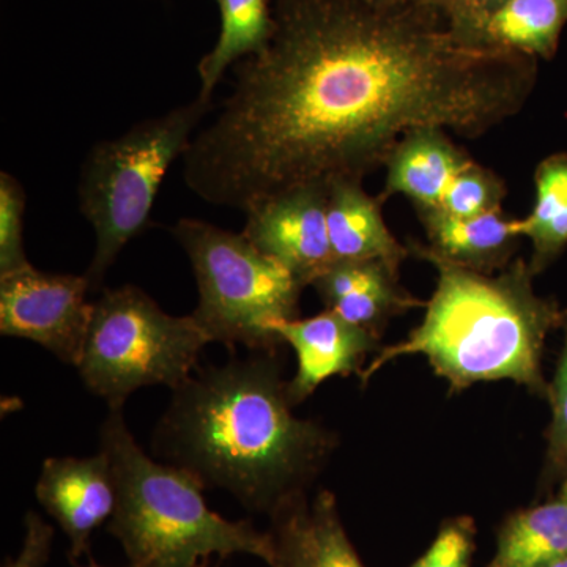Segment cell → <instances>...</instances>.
<instances>
[{
  "instance_id": "6da1fadb",
  "label": "cell",
  "mask_w": 567,
  "mask_h": 567,
  "mask_svg": "<svg viewBox=\"0 0 567 567\" xmlns=\"http://www.w3.org/2000/svg\"><path fill=\"white\" fill-rule=\"evenodd\" d=\"M274 18L182 156L204 203L245 213L363 183L417 130L476 140L511 121L537 81L536 59L476 43L431 3L278 0Z\"/></svg>"
},
{
  "instance_id": "7a4b0ae2",
  "label": "cell",
  "mask_w": 567,
  "mask_h": 567,
  "mask_svg": "<svg viewBox=\"0 0 567 567\" xmlns=\"http://www.w3.org/2000/svg\"><path fill=\"white\" fill-rule=\"evenodd\" d=\"M271 354L197 368L174 390L152 436L164 464L268 514L303 495L334 446L330 432L293 415Z\"/></svg>"
},
{
  "instance_id": "3957f363",
  "label": "cell",
  "mask_w": 567,
  "mask_h": 567,
  "mask_svg": "<svg viewBox=\"0 0 567 567\" xmlns=\"http://www.w3.org/2000/svg\"><path fill=\"white\" fill-rule=\"evenodd\" d=\"M409 249L434 265L435 292L420 327L383 349L361 380L368 382L395 358L423 354L453 390L492 380L540 390V350L561 315L533 290L529 264L517 260L502 275L488 276L451 262L429 246Z\"/></svg>"
},
{
  "instance_id": "277c9868",
  "label": "cell",
  "mask_w": 567,
  "mask_h": 567,
  "mask_svg": "<svg viewBox=\"0 0 567 567\" xmlns=\"http://www.w3.org/2000/svg\"><path fill=\"white\" fill-rule=\"evenodd\" d=\"M100 450L110 457L117 486L107 532L121 540L126 567H197L212 555L235 554L274 566L270 533L257 532L251 520L213 513L196 477L142 451L123 410H110L100 429Z\"/></svg>"
},
{
  "instance_id": "5b68a950",
  "label": "cell",
  "mask_w": 567,
  "mask_h": 567,
  "mask_svg": "<svg viewBox=\"0 0 567 567\" xmlns=\"http://www.w3.org/2000/svg\"><path fill=\"white\" fill-rule=\"evenodd\" d=\"M212 102L197 96L159 117L99 142L82 164L80 207L95 233V251L85 271L92 292L125 246L144 233L167 171L185 155L194 133L210 114Z\"/></svg>"
},
{
  "instance_id": "8992f818",
  "label": "cell",
  "mask_w": 567,
  "mask_h": 567,
  "mask_svg": "<svg viewBox=\"0 0 567 567\" xmlns=\"http://www.w3.org/2000/svg\"><path fill=\"white\" fill-rule=\"evenodd\" d=\"M192 262L199 301L192 315L208 342L275 353V327L297 319L303 284L244 234L182 218L171 227Z\"/></svg>"
},
{
  "instance_id": "52a82bcc",
  "label": "cell",
  "mask_w": 567,
  "mask_h": 567,
  "mask_svg": "<svg viewBox=\"0 0 567 567\" xmlns=\"http://www.w3.org/2000/svg\"><path fill=\"white\" fill-rule=\"evenodd\" d=\"M207 344L192 315H167L151 295L126 284L103 289L93 301L76 369L85 388L104 399L110 410H123L141 388L177 390L199 368Z\"/></svg>"
},
{
  "instance_id": "ba28073f",
  "label": "cell",
  "mask_w": 567,
  "mask_h": 567,
  "mask_svg": "<svg viewBox=\"0 0 567 567\" xmlns=\"http://www.w3.org/2000/svg\"><path fill=\"white\" fill-rule=\"evenodd\" d=\"M89 292L85 275L47 274L33 265L0 276V333L35 342L78 368L92 319Z\"/></svg>"
},
{
  "instance_id": "9c48e42d",
  "label": "cell",
  "mask_w": 567,
  "mask_h": 567,
  "mask_svg": "<svg viewBox=\"0 0 567 567\" xmlns=\"http://www.w3.org/2000/svg\"><path fill=\"white\" fill-rule=\"evenodd\" d=\"M241 234L259 251L282 264L303 286L334 262L327 226V192L292 189L245 212Z\"/></svg>"
},
{
  "instance_id": "30bf717a",
  "label": "cell",
  "mask_w": 567,
  "mask_h": 567,
  "mask_svg": "<svg viewBox=\"0 0 567 567\" xmlns=\"http://www.w3.org/2000/svg\"><path fill=\"white\" fill-rule=\"evenodd\" d=\"M35 495L69 537V558L76 563L89 554L93 533L111 520L117 506L110 457L100 450L95 456L47 458Z\"/></svg>"
},
{
  "instance_id": "8fae6325",
  "label": "cell",
  "mask_w": 567,
  "mask_h": 567,
  "mask_svg": "<svg viewBox=\"0 0 567 567\" xmlns=\"http://www.w3.org/2000/svg\"><path fill=\"white\" fill-rule=\"evenodd\" d=\"M275 333L297 353V375L287 383L292 405L301 404L331 377L360 372L365 354L379 339L374 331L349 323L328 309L311 319L284 320L276 324Z\"/></svg>"
},
{
  "instance_id": "7c38bea8",
  "label": "cell",
  "mask_w": 567,
  "mask_h": 567,
  "mask_svg": "<svg viewBox=\"0 0 567 567\" xmlns=\"http://www.w3.org/2000/svg\"><path fill=\"white\" fill-rule=\"evenodd\" d=\"M472 162L443 130H417L395 147L386 163L385 188L380 203L390 197H409L416 212L434 210L451 181Z\"/></svg>"
},
{
  "instance_id": "4fadbf2b",
  "label": "cell",
  "mask_w": 567,
  "mask_h": 567,
  "mask_svg": "<svg viewBox=\"0 0 567 567\" xmlns=\"http://www.w3.org/2000/svg\"><path fill=\"white\" fill-rule=\"evenodd\" d=\"M327 226L334 260H375L393 274L404 262V248L382 216L379 197L369 196L363 183H334L327 192Z\"/></svg>"
},
{
  "instance_id": "5bb4252c",
  "label": "cell",
  "mask_w": 567,
  "mask_h": 567,
  "mask_svg": "<svg viewBox=\"0 0 567 567\" xmlns=\"http://www.w3.org/2000/svg\"><path fill=\"white\" fill-rule=\"evenodd\" d=\"M567 24V0H503L461 29L484 47L550 61Z\"/></svg>"
},
{
  "instance_id": "9a60e30c",
  "label": "cell",
  "mask_w": 567,
  "mask_h": 567,
  "mask_svg": "<svg viewBox=\"0 0 567 567\" xmlns=\"http://www.w3.org/2000/svg\"><path fill=\"white\" fill-rule=\"evenodd\" d=\"M417 215L431 241L429 248L451 262L487 274L513 256L518 237L514 219H507L502 208L473 218H458L439 208Z\"/></svg>"
},
{
  "instance_id": "2e32d148",
  "label": "cell",
  "mask_w": 567,
  "mask_h": 567,
  "mask_svg": "<svg viewBox=\"0 0 567 567\" xmlns=\"http://www.w3.org/2000/svg\"><path fill=\"white\" fill-rule=\"evenodd\" d=\"M221 29L210 52L200 59L199 99L212 102L226 71L262 51L274 33L275 18L268 0H216Z\"/></svg>"
},
{
  "instance_id": "e0dca14e",
  "label": "cell",
  "mask_w": 567,
  "mask_h": 567,
  "mask_svg": "<svg viewBox=\"0 0 567 567\" xmlns=\"http://www.w3.org/2000/svg\"><path fill=\"white\" fill-rule=\"evenodd\" d=\"M567 557V480L557 498L514 514L487 567H546Z\"/></svg>"
},
{
  "instance_id": "ac0fdd59",
  "label": "cell",
  "mask_w": 567,
  "mask_h": 567,
  "mask_svg": "<svg viewBox=\"0 0 567 567\" xmlns=\"http://www.w3.org/2000/svg\"><path fill=\"white\" fill-rule=\"evenodd\" d=\"M532 212L514 219V234L532 241L529 268L537 275L567 246V155L557 153L539 163Z\"/></svg>"
},
{
  "instance_id": "d6986e66",
  "label": "cell",
  "mask_w": 567,
  "mask_h": 567,
  "mask_svg": "<svg viewBox=\"0 0 567 567\" xmlns=\"http://www.w3.org/2000/svg\"><path fill=\"white\" fill-rule=\"evenodd\" d=\"M301 536L315 567H364L346 535L331 492H320L311 509L305 506Z\"/></svg>"
},
{
  "instance_id": "ffe728a7",
  "label": "cell",
  "mask_w": 567,
  "mask_h": 567,
  "mask_svg": "<svg viewBox=\"0 0 567 567\" xmlns=\"http://www.w3.org/2000/svg\"><path fill=\"white\" fill-rule=\"evenodd\" d=\"M421 305L423 303L420 300L399 287L398 275L386 271L363 289L339 300L328 311L336 312L349 323L377 333L388 317Z\"/></svg>"
},
{
  "instance_id": "44dd1931",
  "label": "cell",
  "mask_w": 567,
  "mask_h": 567,
  "mask_svg": "<svg viewBox=\"0 0 567 567\" xmlns=\"http://www.w3.org/2000/svg\"><path fill=\"white\" fill-rule=\"evenodd\" d=\"M506 196V185L487 167L470 162L451 181L439 210L458 218H473L499 210Z\"/></svg>"
},
{
  "instance_id": "7402d4cb",
  "label": "cell",
  "mask_w": 567,
  "mask_h": 567,
  "mask_svg": "<svg viewBox=\"0 0 567 567\" xmlns=\"http://www.w3.org/2000/svg\"><path fill=\"white\" fill-rule=\"evenodd\" d=\"M25 193L11 174H0V276L32 265L24 249Z\"/></svg>"
},
{
  "instance_id": "603a6c76",
  "label": "cell",
  "mask_w": 567,
  "mask_h": 567,
  "mask_svg": "<svg viewBox=\"0 0 567 567\" xmlns=\"http://www.w3.org/2000/svg\"><path fill=\"white\" fill-rule=\"evenodd\" d=\"M305 506V496L300 495L284 503L274 514H270L274 522L270 535L275 546L271 567H315L308 557L303 536H301V513Z\"/></svg>"
},
{
  "instance_id": "cb8c5ba5",
  "label": "cell",
  "mask_w": 567,
  "mask_h": 567,
  "mask_svg": "<svg viewBox=\"0 0 567 567\" xmlns=\"http://www.w3.org/2000/svg\"><path fill=\"white\" fill-rule=\"evenodd\" d=\"M475 548V525L456 518L440 529L431 548L412 567H470Z\"/></svg>"
},
{
  "instance_id": "d4e9b609",
  "label": "cell",
  "mask_w": 567,
  "mask_h": 567,
  "mask_svg": "<svg viewBox=\"0 0 567 567\" xmlns=\"http://www.w3.org/2000/svg\"><path fill=\"white\" fill-rule=\"evenodd\" d=\"M24 547L18 559H7L3 567H43L50 558L52 528L41 520L39 514L29 513L25 517Z\"/></svg>"
},
{
  "instance_id": "484cf974",
  "label": "cell",
  "mask_w": 567,
  "mask_h": 567,
  "mask_svg": "<svg viewBox=\"0 0 567 567\" xmlns=\"http://www.w3.org/2000/svg\"><path fill=\"white\" fill-rule=\"evenodd\" d=\"M550 456L567 461V336L554 386V423L550 429Z\"/></svg>"
},
{
  "instance_id": "4316f807",
  "label": "cell",
  "mask_w": 567,
  "mask_h": 567,
  "mask_svg": "<svg viewBox=\"0 0 567 567\" xmlns=\"http://www.w3.org/2000/svg\"><path fill=\"white\" fill-rule=\"evenodd\" d=\"M502 2L503 0H443L442 7L456 28L464 29Z\"/></svg>"
},
{
  "instance_id": "83f0119b",
  "label": "cell",
  "mask_w": 567,
  "mask_h": 567,
  "mask_svg": "<svg viewBox=\"0 0 567 567\" xmlns=\"http://www.w3.org/2000/svg\"><path fill=\"white\" fill-rule=\"evenodd\" d=\"M395 2L431 3V6L442 7L443 0H395ZM442 9H443V7H442Z\"/></svg>"
},
{
  "instance_id": "f1b7e54d",
  "label": "cell",
  "mask_w": 567,
  "mask_h": 567,
  "mask_svg": "<svg viewBox=\"0 0 567 567\" xmlns=\"http://www.w3.org/2000/svg\"><path fill=\"white\" fill-rule=\"evenodd\" d=\"M546 567H567V557L559 558L557 561L550 563V565H547Z\"/></svg>"
},
{
  "instance_id": "f546056e",
  "label": "cell",
  "mask_w": 567,
  "mask_h": 567,
  "mask_svg": "<svg viewBox=\"0 0 567 567\" xmlns=\"http://www.w3.org/2000/svg\"><path fill=\"white\" fill-rule=\"evenodd\" d=\"M74 567H103V566L96 565V563L92 561V559H91V563H89L87 566H74Z\"/></svg>"
},
{
  "instance_id": "4dcf8cb0",
  "label": "cell",
  "mask_w": 567,
  "mask_h": 567,
  "mask_svg": "<svg viewBox=\"0 0 567 567\" xmlns=\"http://www.w3.org/2000/svg\"><path fill=\"white\" fill-rule=\"evenodd\" d=\"M197 567H210V566H208V561H203V563H200V565H199V566H197Z\"/></svg>"
}]
</instances>
